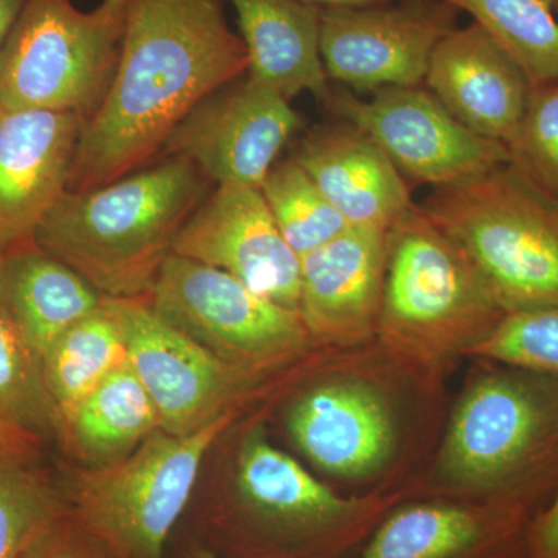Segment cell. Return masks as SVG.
I'll return each mask as SVG.
<instances>
[{
    "instance_id": "obj_24",
    "label": "cell",
    "mask_w": 558,
    "mask_h": 558,
    "mask_svg": "<svg viewBox=\"0 0 558 558\" xmlns=\"http://www.w3.org/2000/svg\"><path fill=\"white\" fill-rule=\"evenodd\" d=\"M54 435L60 436V418L39 359L0 315V458H35Z\"/></svg>"
},
{
    "instance_id": "obj_2",
    "label": "cell",
    "mask_w": 558,
    "mask_h": 558,
    "mask_svg": "<svg viewBox=\"0 0 558 558\" xmlns=\"http://www.w3.org/2000/svg\"><path fill=\"white\" fill-rule=\"evenodd\" d=\"M209 183L190 160L160 157L108 185L65 191L33 241L105 299H148L180 229L211 193Z\"/></svg>"
},
{
    "instance_id": "obj_17",
    "label": "cell",
    "mask_w": 558,
    "mask_h": 558,
    "mask_svg": "<svg viewBox=\"0 0 558 558\" xmlns=\"http://www.w3.org/2000/svg\"><path fill=\"white\" fill-rule=\"evenodd\" d=\"M425 83L459 123L505 145L519 130L532 90L517 61L475 22L440 40Z\"/></svg>"
},
{
    "instance_id": "obj_34",
    "label": "cell",
    "mask_w": 558,
    "mask_h": 558,
    "mask_svg": "<svg viewBox=\"0 0 558 558\" xmlns=\"http://www.w3.org/2000/svg\"><path fill=\"white\" fill-rule=\"evenodd\" d=\"M318 9H343V7H369L381 5V3L391 2V0H303Z\"/></svg>"
},
{
    "instance_id": "obj_3",
    "label": "cell",
    "mask_w": 558,
    "mask_h": 558,
    "mask_svg": "<svg viewBox=\"0 0 558 558\" xmlns=\"http://www.w3.org/2000/svg\"><path fill=\"white\" fill-rule=\"evenodd\" d=\"M388 505L341 498L255 429L242 442L233 486L209 513L208 529L222 558H343Z\"/></svg>"
},
{
    "instance_id": "obj_31",
    "label": "cell",
    "mask_w": 558,
    "mask_h": 558,
    "mask_svg": "<svg viewBox=\"0 0 558 558\" xmlns=\"http://www.w3.org/2000/svg\"><path fill=\"white\" fill-rule=\"evenodd\" d=\"M21 558H112L68 510L43 532Z\"/></svg>"
},
{
    "instance_id": "obj_10",
    "label": "cell",
    "mask_w": 558,
    "mask_h": 558,
    "mask_svg": "<svg viewBox=\"0 0 558 558\" xmlns=\"http://www.w3.org/2000/svg\"><path fill=\"white\" fill-rule=\"evenodd\" d=\"M325 105L365 132L403 178L435 189L480 178L509 161L505 143L470 131L421 86L381 87L371 100L330 90Z\"/></svg>"
},
{
    "instance_id": "obj_7",
    "label": "cell",
    "mask_w": 558,
    "mask_h": 558,
    "mask_svg": "<svg viewBox=\"0 0 558 558\" xmlns=\"http://www.w3.org/2000/svg\"><path fill=\"white\" fill-rule=\"evenodd\" d=\"M126 13L128 0L90 11L72 0H28L0 50V106L89 120L116 76Z\"/></svg>"
},
{
    "instance_id": "obj_13",
    "label": "cell",
    "mask_w": 558,
    "mask_h": 558,
    "mask_svg": "<svg viewBox=\"0 0 558 558\" xmlns=\"http://www.w3.org/2000/svg\"><path fill=\"white\" fill-rule=\"evenodd\" d=\"M300 126L284 97L244 75L191 110L160 157L190 160L218 185L259 189Z\"/></svg>"
},
{
    "instance_id": "obj_30",
    "label": "cell",
    "mask_w": 558,
    "mask_h": 558,
    "mask_svg": "<svg viewBox=\"0 0 558 558\" xmlns=\"http://www.w3.org/2000/svg\"><path fill=\"white\" fill-rule=\"evenodd\" d=\"M506 146L509 163L558 199V81L532 87L519 130Z\"/></svg>"
},
{
    "instance_id": "obj_35",
    "label": "cell",
    "mask_w": 558,
    "mask_h": 558,
    "mask_svg": "<svg viewBox=\"0 0 558 558\" xmlns=\"http://www.w3.org/2000/svg\"><path fill=\"white\" fill-rule=\"evenodd\" d=\"M183 558H222L204 545H194L191 546L189 550H186L185 556Z\"/></svg>"
},
{
    "instance_id": "obj_21",
    "label": "cell",
    "mask_w": 558,
    "mask_h": 558,
    "mask_svg": "<svg viewBox=\"0 0 558 558\" xmlns=\"http://www.w3.org/2000/svg\"><path fill=\"white\" fill-rule=\"evenodd\" d=\"M247 50L245 75L290 101L311 92L328 100L319 51V10L303 0H230Z\"/></svg>"
},
{
    "instance_id": "obj_16",
    "label": "cell",
    "mask_w": 558,
    "mask_h": 558,
    "mask_svg": "<svg viewBox=\"0 0 558 558\" xmlns=\"http://www.w3.org/2000/svg\"><path fill=\"white\" fill-rule=\"evenodd\" d=\"M387 233L351 226L301 258L299 312L310 336L352 343L379 325Z\"/></svg>"
},
{
    "instance_id": "obj_32",
    "label": "cell",
    "mask_w": 558,
    "mask_h": 558,
    "mask_svg": "<svg viewBox=\"0 0 558 558\" xmlns=\"http://www.w3.org/2000/svg\"><path fill=\"white\" fill-rule=\"evenodd\" d=\"M529 558H558V492L532 523Z\"/></svg>"
},
{
    "instance_id": "obj_20",
    "label": "cell",
    "mask_w": 558,
    "mask_h": 558,
    "mask_svg": "<svg viewBox=\"0 0 558 558\" xmlns=\"http://www.w3.org/2000/svg\"><path fill=\"white\" fill-rule=\"evenodd\" d=\"M102 301L94 286L33 240L0 250V315L39 360Z\"/></svg>"
},
{
    "instance_id": "obj_5",
    "label": "cell",
    "mask_w": 558,
    "mask_h": 558,
    "mask_svg": "<svg viewBox=\"0 0 558 558\" xmlns=\"http://www.w3.org/2000/svg\"><path fill=\"white\" fill-rule=\"evenodd\" d=\"M454 487L532 506L558 462V379L488 374L459 403L444 450Z\"/></svg>"
},
{
    "instance_id": "obj_14",
    "label": "cell",
    "mask_w": 558,
    "mask_h": 558,
    "mask_svg": "<svg viewBox=\"0 0 558 558\" xmlns=\"http://www.w3.org/2000/svg\"><path fill=\"white\" fill-rule=\"evenodd\" d=\"M172 253L226 271L253 292L299 311L300 256L255 186H216L183 223Z\"/></svg>"
},
{
    "instance_id": "obj_28",
    "label": "cell",
    "mask_w": 558,
    "mask_h": 558,
    "mask_svg": "<svg viewBox=\"0 0 558 558\" xmlns=\"http://www.w3.org/2000/svg\"><path fill=\"white\" fill-rule=\"evenodd\" d=\"M68 510L64 492L33 458H0V558H21Z\"/></svg>"
},
{
    "instance_id": "obj_8",
    "label": "cell",
    "mask_w": 558,
    "mask_h": 558,
    "mask_svg": "<svg viewBox=\"0 0 558 558\" xmlns=\"http://www.w3.org/2000/svg\"><path fill=\"white\" fill-rule=\"evenodd\" d=\"M505 315L468 256L418 205L388 230L379 326L389 339L478 343Z\"/></svg>"
},
{
    "instance_id": "obj_4",
    "label": "cell",
    "mask_w": 558,
    "mask_h": 558,
    "mask_svg": "<svg viewBox=\"0 0 558 558\" xmlns=\"http://www.w3.org/2000/svg\"><path fill=\"white\" fill-rule=\"evenodd\" d=\"M422 211L509 312L558 304V199L513 165L435 189Z\"/></svg>"
},
{
    "instance_id": "obj_9",
    "label": "cell",
    "mask_w": 558,
    "mask_h": 558,
    "mask_svg": "<svg viewBox=\"0 0 558 558\" xmlns=\"http://www.w3.org/2000/svg\"><path fill=\"white\" fill-rule=\"evenodd\" d=\"M146 300L180 332L248 373L296 354L311 337L299 311L253 292L226 271L174 253Z\"/></svg>"
},
{
    "instance_id": "obj_25",
    "label": "cell",
    "mask_w": 558,
    "mask_h": 558,
    "mask_svg": "<svg viewBox=\"0 0 558 558\" xmlns=\"http://www.w3.org/2000/svg\"><path fill=\"white\" fill-rule=\"evenodd\" d=\"M468 11L502 47L532 87L558 81V21L548 0H442Z\"/></svg>"
},
{
    "instance_id": "obj_15",
    "label": "cell",
    "mask_w": 558,
    "mask_h": 558,
    "mask_svg": "<svg viewBox=\"0 0 558 558\" xmlns=\"http://www.w3.org/2000/svg\"><path fill=\"white\" fill-rule=\"evenodd\" d=\"M84 123L78 113L0 106V250L32 241L68 191Z\"/></svg>"
},
{
    "instance_id": "obj_29",
    "label": "cell",
    "mask_w": 558,
    "mask_h": 558,
    "mask_svg": "<svg viewBox=\"0 0 558 558\" xmlns=\"http://www.w3.org/2000/svg\"><path fill=\"white\" fill-rule=\"evenodd\" d=\"M472 352L558 379V304L509 312Z\"/></svg>"
},
{
    "instance_id": "obj_27",
    "label": "cell",
    "mask_w": 558,
    "mask_h": 558,
    "mask_svg": "<svg viewBox=\"0 0 558 558\" xmlns=\"http://www.w3.org/2000/svg\"><path fill=\"white\" fill-rule=\"evenodd\" d=\"M534 520L523 506H465L422 548L399 558H529Z\"/></svg>"
},
{
    "instance_id": "obj_18",
    "label": "cell",
    "mask_w": 558,
    "mask_h": 558,
    "mask_svg": "<svg viewBox=\"0 0 558 558\" xmlns=\"http://www.w3.org/2000/svg\"><path fill=\"white\" fill-rule=\"evenodd\" d=\"M293 159L349 226L388 231L416 205L387 154L348 121L310 132Z\"/></svg>"
},
{
    "instance_id": "obj_12",
    "label": "cell",
    "mask_w": 558,
    "mask_h": 558,
    "mask_svg": "<svg viewBox=\"0 0 558 558\" xmlns=\"http://www.w3.org/2000/svg\"><path fill=\"white\" fill-rule=\"evenodd\" d=\"M454 31L442 0L319 10V51L328 80L360 90L421 86L440 40Z\"/></svg>"
},
{
    "instance_id": "obj_1",
    "label": "cell",
    "mask_w": 558,
    "mask_h": 558,
    "mask_svg": "<svg viewBox=\"0 0 558 558\" xmlns=\"http://www.w3.org/2000/svg\"><path fill=\"white\" fill-rule=\"evenodd\" d=\"M247 69L218 0H128L116 76L81 131L68 191L145 168L191 110Z\"/></svg>"
},
{
    "instance_id": "obj_11",
    "label": "cell",
    "mask_w": 558,
    "mask_h": 558,
    "mask_svg": "<svg viewBox=\"0 0 558 558\" xmlns=\"http://www.w3.org/2000/svg\"><path fill=\"white\" fill-rule=\"evenodd\" d=\"M131 368L156 405L160 429L186 436L233 411L255 373L213 355L154 312L146 299H105Z\"/></svg>"
},
{
    "instance_id": "obj_19",
    "label": "cell",
    "mask_w": 558,
    "mask_h": 558,
    "mask_svg": "<svg viewBox=\"0 0 558 558\" xmlns=\"http://www.w3.org/2000/svg\"><path fill=\"white\" fill-rule=\"evenodd\" d=\"M288 425L300 450L341 478H362L379 469L395 440L384 400L351 381L312 388L290 409Z\"/></svg>"
},
{
    "instance_id": "obj_33",
    "label": "cell",
    "mask_w": 558,
    "mask_h": 558,
    "mask_svg": "<svg viewBox=\"0 0 558 558\" xmlns=\"http://www.w3.org/2000/svg\"><path fill=\"white\" fill-rule=\"evenodd\" d=\"M27 2L28 0H0V50Z\"/></svg>"
},
{
    "instance_id": "obj_6",
    "label": "cell",
    "mask_w": 558,
    "mask_h": 558,
    "mask_svg": "<svg viewBox=\"0 0 558 558\" xmlns=\"http://www.w3.org/2000/svg\"><path fill=\"white\" fill-rule=\"evenodd\" d=\"M233 418L186 436L157 429L116 464L81 470L64 492L70 512L112 558H165L205 457Z\"/></svg>"
},
{
    "instance_id": "obj_36",
    "label": "cell",
    "mask_w": 558,
    "mask_h": 558,
    "mask_svg": "<svg viewBox=\"0 0 558 558\" xmlns=\"http://www.w3.org/2000/svg\"><path fill=\"white\" fill-rule=\"evenodd\" d=\"M550 7H553L554 13H558V0H548Z\"/></svg>"
},
{
    "instance_id": "obj_26",
    "label": "cell",
    "mask_w": 558,
    "mask_h": 558,
    "mask_svg": "<svg viewBox=\"0 0 558 558\" xmlns=\"http://www.w3.org/2000/svg\"><path fill=\"white\" fill-rule=\"evenodd\" d=\"M259 190L279 231L300 259L351 227L293 157L275 163Z\"/></svg>"
},
{
    "instance_id": "obj_23",
    "label": "cell",
    "mask_w": 558,
    "mask_h": 558,
    "mask_svg": "<svg viewBox=\"0 0 558 558\" xmlns=\"http://www.w3.org/2000/svg\"><path fill=\"white\" fill-rule=\"evenodd\" d=\"M39 362L61 424L98 385L130 360L119 325L102 301L100 310L65 330Z\"/></svg>"
},
{
    "instance_id": "obj_22",
    "label": "cell",
    "mask_w": 558,
    "mask_h": 558,
    "mask_svg": "<svg viewBox=\"0 0 558 558\" xmlns=\"http://www.w3.org/2000/svg\"><path fill=\"white\" fill-rule=\"evenodd\" d=\"M160 429L153 399L130 363L62 418L60 438L86 468L116 464Z\"/></svg>"
}]
</instances>
